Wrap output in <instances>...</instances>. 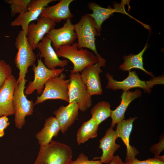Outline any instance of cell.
I'll return each mask as SVG.
<instances>
[{"label":"cell","instance_id":"obj_32","mask_svg":"<svg viewBox=\"0 0 164 164\" xmlns=\"http://www.w3.org/2000/svg\"><path fill=\"white\" fill-rule=\"evenodd\" d=\"M122 162L121 158L117 155L114 156L111 162L108 164H122Z\"/></svg>","mask_w":164,"mask_h":164},{"label":"cell","instance_id":"obj_12","mask_svg":"<svg viewBox=\"0 0 164 164\" xmlns=\"http://www.w3.org/2000/svg\"><path fill=\"white\" fill-rule=\"evenodd\" d=\"M128 1L122 0L120 3H115L113 8H103L94 2L88 3V8L91 10L93 12L87 14L94 20L97 31L99 36L100 35L101 26L103 22L114 12L121 13L133 18L125 10V5Z\"/></svg>","mask_w":164,"mask_h":164},{"label":"cell","instance_id":"obj_18","mask_svg":"<svg viewBox=\"0 0 164 164\" xmlns=\"http://www.w3.org/2000/svg\"><path fill=\"white\" fill-rule=\"evenodd\" d=\"M117 138L115 131L113 128H109L104 136L99 140V147L102 149V155L94 159H100L102 163H110L114 156V153L121 146L115 142Z\"/></svg>","mask_w":164,"mask_h":164},{"label":"cell","instance_id":"obj_4","mask_svg":"<svg viewBox=\"0 0 164 164\" xmlns=\"http://www.w3.org/2000/svg\"><path fill=\"white\" fill-rule=\"evenodd\" d=\"M15 45L18 50L14 62L16 67L19 70L17 80L18 84L25 78L29 67L35 65L36 56L29 43L27 36L24 31L22 30L19 32Z\"/></svg>","mask_w":164,"mask_h":164},{"label":"cell","instance_id":"obj_15","mask_svg":"<svg viewBox=\"0 0 164 164\" xmlns=\"http://www.w3.org/2000/svg\"><path fill=\"white\" fill-rule=\"evenodd\" d=\"M36 48L40 52V58H44V63L49 69H53L57 67L63 68L68 65L67 60L59 59L52 46L51 40L46 36L38 44Z\"/></svg>","mask_w":164,"mask_h":164},{"label":"cell","instance_id":"obj_26","mask_svg":"<svg viewBox=\"0 0 164 164\" xmlns=\"http://www.w3.org/2000/svg\"><path fill=\"white\" fill-rule=\"evenodd\" d=\"M31 0H7L11 9V15L14 17L17 14L25 13L28 10V5Z\"/></svg>","mask_w":164,"mask_h":164},{"label":"cell","instance_id":"obj_19","mask_svg":"<svg viewBox=\"0 0 164 164\" xmlns=\"http://www.w3.org/2000/svg\"><path fill=\"white\" fill-rule=\"evenodd\" d=\"M79 106L76 103L66 106H61L53 113L60 127V131L64 134L74 122L79 115Z\"/></svg>","mask_w":164,"mask_h":164},{"label":"cell","instance_id":"obj_23","mask_svg":"<svg viewBox=\"0 0 164 164\" xmlns=\"http://www.w3.org/2000/svg\"><path fill=\"white\" fill-rule=\"evenodd\" d=\"M147 46V43H146L143 50L137 54H131L128 56H124L123 57L124 62L120 66L119 68L121 70L128 71L132 68L138 69L154 77L152 73L147 71L143 66V56L148 48Z\"/></svg>","mask_w":164,"mask_h":164},{"label":"cell","instance_id":"obj_29","mask_svg":"<svg viewBox=\"0 0 164 164\" xmlns=\"http://www.w3.org/2000/svg\"><path fill=\"white\" fill-rule=\"evenodd\" d=\"M69 164H103L100 160H89L84 153H80L76 160L70 161Z\"/></svg>","mask_w":164,"mask_h":164},{"label":"cell","instance_id":"obj_11","mask_svg":"<svg viewBox=\"0 0 164 164\" xmlns=\"http://www.w3.org/2000/svg\"><path fill=\"white\" fill-rule=\"evenodd\" d=\"M46 36L51 40L55 51L62 46L72 44L77 39L74 25L70 19L66 20L62 27L51 29Z\"/></svg>","mask_w":164,"mask_h":164},{"label":"cell","instance_id":"obj_20","mask_svg":"<svg viewBox=\"0 0 164 164\" xmlns=\"http://www.w3.org/2000/svg\"><path fill=\"white\" fill-rule=\"evenodd\" d=\"M73 0H61L53 5L47 6L43 10L40 16L49 18L59 23L62 20L71 19L73 15L69 9V5Z\"/></svg>","mask_w":164,"mask_h":164},{"label":"cell","instance_id":"obj_25","mask_svg":"<svg viewBox=\"0 0 164 164\" xmlns=\"http://www.w3.org/2000/svg\"><path fill=\"white\" fill-rule=\"evenodd\" d=\"M111 111L109 103L101 101L94 105L91 110L92 117L96 120L98 125L111 116Z\"/></svg>","mask_w":164,"mask_h":164},{"label":"cell","instance_id":"obj_14","mask_svg":"<svg viewBox=\"0 0 164 164\" xmlns=\"http://www.w3.org/2000/svg\"><path fill=\"white\" fill-rule=\"evenodd\" d=\"M17 84V80L12 75L0 89V117L14 114L13 98Z\"/></svg>","mask_w":164,"mask_h":164},{"label":"cell","instance_id":"obj_30","mask_svg":"<svg viewBox=\"0 0 164 164\" xmlns=\"http://www.w3.org/2000/svg\"><path fill=\"white\" fill-rule=\"evenodd\" d=\"M164 149V136H162L160 138L159 142L151 147L150 151L154 154V157L156 158L159 156L160 154Z\"/></svg>","mask_w":164,"mask_h":164},{"label":"cell","instance_id":"obj_21","mask_svg":"<svg viewBox=\"0 0 164 164\" xmlns=\"http://www.w3.org/2000/svg\"><path fill=\"white\" fill-rule=\"evenodd\" d=\"M142 94V92L139 89L133 92L129 91L123 92L121 96L120 104L115 110L111 111V128H113L116 124L124 119L125 112L130 104L134 100L140 97Z\"/></svg>","mask_w":164,"mask_h":164},{"label":"cell","instance_id":"obj_13","mask_svg":"<svg viewBox=\"0 0 164 164\" xmlns=\"http://www.w3.org/2000/svg\"><path fill=\"white\" fill-rule=\"evenodd\" d=\"M56 22L46 17H39L36 23H32L28 26L27 39L33 50L36 48L38 44L44 36L54 28Z\"/></svg>","mask_w":164,"mask_h":164},{"label":"cell","instance_id":"obj_31","mask_svg":"<svg viewBox=\"0 0 164 164\" xmlns=\"http://www.w3.org/2000/svg\"><path fill=\"white\" fill-rule=\"evenodd\" d=\"M9 119L7 116H2L0 117V138L4 135V130L9 125Z\"/></svg>","mask_w":164,"mask_h":164},{"label":"cell","instance_id":"obj_9","mask_svg":"<svg viewBox=\"0 0 164 164\" xmlns=\"http://www.w3.org/2000/svg\"><path fill=\"white\" fill-rule=\"evenodd\" d=\"M106 77L108 80L106 87L108 89L113 90L122 89L123 91H126L131 88H139L147 93L150 92L151 88L154 85L160 84L161 80L157 77L149 81L141 80L135 71H128L127 77L121 81L114 80L108 73H106Z\"/></svg>","mask_w":164,"mask_h":164},{"label":"cell","instance_id":"obj_28","mask_svg":"<svg viewBox=\"0 0 164 164\" xmlns=\"http://www.w3.org/2000/svg\"><path fill=\"white\" fill-rule=\"evenodd\" d=\"M164 156H159L157 157L149 158L144 160H140L136 158L125 162L122 164H164Z\"/></svg>","mask_w":164,"mask_h":164},{"label":"cell","instance_id":"obj_27","mask_svg":"<svg viewBox=\"0 0 164 164\" xmlns=\"http://www.w3.org/2000/svg\"><path fill=\"white\" fill-rule=\"evenodd\" d=\"M12 69L4 60H0V89L5 81L12 75Z\"/></svg>","mask_w":164,"mask_h":164},{"label":"cell","instance_id":"obj_24","mask_svg":"<svg viewBox=\"0 0 164 164\" xmlns=\"http://www.w3.org/2000/svg\"><path fill=\"white\" fill-rule=\"evenodd\" d=\"M98 125L93 117L84 122L77 132V140L78 145L84 143L90 138L96 137Z\"/></svg>","mask_w":164,"mask_h":164},{"label":"cell","instance_id":"obj_10","mask_svg":"<svg viewBox=\"0 0 164 164\" xmlns=\"http://www.w3.org/2000/svg\"><path fill=\"white\" fill-rule=\"evenodd\" d=\"M56 0H32L28 5V10L20 14L10 23L12 26H21L26 36L28 26L32 21L37 20L44 8Z\"/></svg>","mask_w":164,"mask_h":164},{"label":"cell","instance_id":"obj_1","mask_svg":"<svg viewBox=\"0 0 164 164\" xmlns=\"http://www.w3.org/2000/svg\"><path fill=\"white\" fill-rule=\"evenodd\" d=\"M78 49L87 48L92 51L97 58L101 67L105 65L106 61L98 53L95 44V37L99 36L93 19L87 14L82 16L74 25Z\"/></svg>","mask_w":164,"mask_h":164},{"label":"cell","instance_id":"obj_16","mask_svg":"<svg viewBox=\"0 0 164 164\" xmlns=\"http://www.w3.org/2000/svg\"><path fill=\"white\" fill-rule=\"evenodd\" d=\"M98 62L84 68L80 74L83 82L92 96L101 95L103 92L99 74L102 72Z\"/></svg>","mask_w":164,"mask_h":164},{"label":"cell","instance_id":"obj_7","mask_svg":"<svg viewBox=\"0 0 164 164\" xmlns=\"http://www.w3.org/2000/svg\"><path fill=\"white\" fill-rule=\"evenodd\" d=\"M68 89L69 103H76L79 106V110L85 112L92 104L91 96L83 82L79 73H70Z\"/></svg>","mask_w":164,"mask_h":164},{"label":"cell","instance_id":"obj_17","mask_svg":"<svg viewBox=\"0 0 164 164\" xmlns=\"http://www.w3.org/2000/svg\"><path fill=\"white\" fill-rule=\"evenodd\" d=\"M137 118V117H131L119 122L117 124L115 131L117 138H121L126 146L125 162L136 158V156L139 153L136 148L129 144V137L132 130L133 122Z\"/></svg>","mask_w":164,"mask_h":164},{"label":"cell","instance_id":"obj_3","mask_svg":"<svg viewBox=\"0 0 164 164\" xmlns=\"http://www.w3.org/2000/svg\"><path fill=\"white\" fill-rule=\"evenodd\" d=\"M72 156L70 146L52 140L48 144L40 146L33 164H69Z\"/></svg>","mask_w":164,"mask_h":164},{"label":"cell","instance_id":"obj_6","mask_svg":"<svg viewBox=\"0 0 164 164\" xmlns=\"http://www.w3.org/2000/svg\"><path fill=\"white\" fill-rule=\"evenodd\" d=\"M69 79L62 73L58 76L49 79L45 84L43 92L37 97L35 105L48 100L59 99L69 103L68 89Z\"/></svg>","mask_w":164,"mask_h":164},{"label":"cell","instance_id":"obj_5","mask_svg":"<svg viewBox=\"0 0 164 164\" xmlns=\"http://www.w3.org/2000/svg\"><path fill=\"white\" fill-rule=\"evenodd\" d=\"M25 78L17 84L14 91L13 107L15 115L14 122L15 127L21 129L25 123L26 116L32 114L34 103L28 100L24 93L25 84L27 81Z\"/></svg>","mask_w":164,"mask_h":164},{"label":"cell","instance_id":"obj_8","mask_svg":"<svg viewBox=\"0 0 164 164\" xmlns=\"http://www.w3.org/2000/svg\"><path fill=\"white\" fill-rule=\"evenodd\" d=\"M32 69L34 74V79L29 82L24 91L26 95L32 94L35 90L39 95H41L46 83L51 78L59 76L65 68L49 69L44 65L41 58H38L37 64L32 66Z\"/></svg>","mask_w":164,"mask_h":164},{"label":"cell","instance_id":"obj_22","mask_svg":"<svg viewBox=\"0 0 164 164\" xmlns=\"http://www.w3.org/2000/svg\"><path fill=\"white\" fill-rule=\"evenodd\" d=\"M60 130V124L55 117H50L46 119L43 127L36 135L40 146L48 144L53 137L56 136Z\"/></svg>","mask_w":164,"mask_h":164},{"label":"cell","instance_id":"obj_2","mask_svg":"<svg viewBox=\"0 0 164 164\" xmlns=\"http://www.w3.org/2000/svg\"><path fill=\"white\" fill-rule=\"evenodd\" d=\"M56 52L59 57L67 59L73 63V67L70 71L71 73H81L85 67L99 62L93 52L84 48L78 49L77 42L62 46Z\"/></svg>","mask_w":164,"mask_h":164}]
</instances>
